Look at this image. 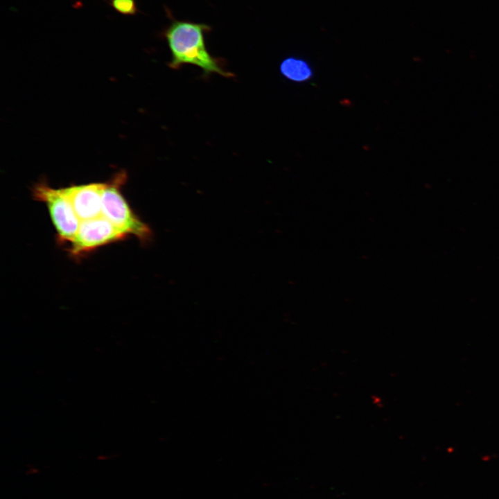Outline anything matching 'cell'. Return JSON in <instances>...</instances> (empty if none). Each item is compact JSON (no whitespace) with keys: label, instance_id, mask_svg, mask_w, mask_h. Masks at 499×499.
Here are the masks:
<instances>
[{"label":"cell","instance_id":"cell-1","mask_svg":"<svg viewBox=\"0 0 499 499\" xmlns=\"http://www.w3.org/2000/svg\"><path fill=\"white\" fill-rule=\"evenodd\" d=\"M210 30L205 24L173 21L163 33L171 53L169 67L178 69L188 64L200 68L207 76L215 73L232 77L233 74L225 70L220 60L207 49L204 35Z\"/></svg>","mask_w":499,"mask_h":499},{"label":"cell","instance_id":"cell-3","mask_svg":"<svg viewBox=\"0 0 499 499\" xmlns=\"http://www.w3.org/2000/svg\"><path fill=\"white\" fill-rule=\"evenodd\" d=\"M33 197L46 204L58 240L60 243H70L78 229L80 220L64 188L56 189L44 183H40L34 186Z\"/></svg>","mask_w":499,"mask_h":499},{"label":"cell","instance_id":"cell-6","mask_svg":"<svg viewBox=\"0 0 499 499\" xmlns=\"http://www.w3.org/2000/svg\"><path fill=\"white\" fill-rule=\"evenodd\" d=\"M279 70L284 78L295 82H306L313 76L309 63L305 60L296 57L284 59L280 64Z\"/></svg>","mask_w":499,"mask_h":499},{"label":"cell","instance_id":"cell-4","mask_svg":"<svg viewBox=\"0 0 499 499\" xmlns=\"http://www.w3.org/2000/svg\"><path fill=\"white\" fill-rule=\"evenodd\" d=\"M127 236L102 215L80 221L70 242L69 252L73 256L78 257L103 245L122 240Z\"/></svg>","mask_w":499,"mask_h":499},{"label":"cell","instance_id":"cell-5","mask_svg":"<svg viewBox=\"0 0 499 499\" xmlns=\"http://www.w3.org/2000/svg\"><path fill=\"white\" fill-rule=\"evenodd\" d=\"M105 184L91 183L64 188L80 221L102 216V200Z\"/></svg>","mask_w":499,"mask_h":499},{"label":"cell","instance_id":"cell-2","mask_svg":"<svg viewBox=\"0 0 499 499\" xmlns=\"http://www.w3.org/2000/svg\"><path fill=\"white\" fill-rule=\"evenodd\" d=\"M126 177L124 173H119L106 183L103 194L102 215L122 232L128 236L133 235L141 243L146 244L151 240L152 232L134 213L121 193V188Z\"/></svg>","mask_w":499,"mask_h":499},{"label":"cell","instance_id":"cell-7","mask_svg":"<svg viewBox=\"0 0 499 499\" xmlns=\"http://www.w3.org/2000/svg\"><path fill=\"white\" fill-rule=\"evenodd\" d=\"M111 6L118 12L125 15H134L137 12L134 0H112Z\"/></svg>","mask_w":499,"mask_h":499}]
</instances>
